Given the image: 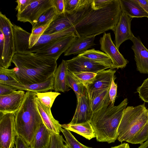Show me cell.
<instances>
[{
	"label": "cell",
	"mask_w": 148,
	"mask_h": 148,
	"mask_svg": "<svg viewBox=\"0 0 148 148\" xmlns=\"http://www.w3.org/2000/svg\"><path fill=\"white\" fill-rule=\"evenodd\" d=\"M25 93L23 90H19L9 94L0 96V114H15L21 106Z\"/></svg>",
	"instance_id": "cell-15"
},
{
	"label": "cell",
	"mask_w": 148,
	"mask_h": 148,
	"mask_svg": "<svg viewBox=\"0 0 148 148\" xmlns=\"http://www.w3.org/2000/svg\"><path fill=\"white\" fill-rule=\"evenodd\" d=\"M101 49L110 58L112 67L111 69H119L125 68L128 62L119 52L112 40L110 33H104L99 40Z\"/></svg>",
	"instance_id": "cell-11"
},
{
	"label": "cell",
	"mask_w": 148,
	"mask_h": 148,
	"mask_svg": "<svg viewBox=\"0 0 148 148\" xmlns=\"http://www.w3.org/2000/svg\"><path fill=\"white\" fill-rule=\"evenodd\" d=\"M77 98V104L76 110L69 123L75 124L90 122L93 112L86 88L83 94L79 95Z\"/></svg>",
	"instance_id": "cell-14"
},
{
	"label": "cell",
	"mask_w": 148,
	"mask_h": 148,
	"mask_svg": "<svg viewBox=\"0 0 148 148\" xmlns=\"http://www.w3.org/2000/svg\"><path fill=\"white\" fill-rule=\"evenodd\" d=\"M53 75L47 80L43 82L23 85L13 82H4V84L12 86L18 90H25L35 92H45L49 90H54Z\"/></svg>",
	"instance_id": "cell-22"
},
{
	"label": "cell",
	"mask_w": 148,
	"mask_h": 148,
	"mask_svg": "<svg viewBox=\"0 0 148 148\" xmlns=\"http://www.w3.org/2000/svg\"><path fill=\"white\" fill-rule=\"evenodd\" d=\"M131 40L133 43L131 48L134 53L137 71L141 73L148 74V49L139 36H134Z\"/></svg>",
	"instance_id": "cell-17"
},
{
	"label": "cell",
	"mask_w": 148,
	"mask_h": 148,
	"mask_svg": "<svg viewBox=\"0 0 148 148\" xmlns=\"http://www.w3.org/2000/svg\"><path fill=\"white\" fill-rule=\"evenodd\" d=\"M111 148H130L129 145L127 143H124L118 146L112 147Z\"/></svg>",
	"instance_id": "cell-47"
},
{
	"label": "cell",
	"mask_w": 148,
	"mask_h": 148,
	"mask_svg": "<svg viewBox=\"0 0 148 148\" xmlns=\"http://www.w3.org/2000/svg\"><path fill=\"white\" fill-rule=\"evenodd\" d=\"M53 6L58 14H64L65 12L64 0H52Z\"/></svg>",
	"instance_id": "cell-40"
},
{
	"label": "cell",
	"mask_w": 148,
	"mask_h": 148,
	"mask_svg": "<svg viewBox=\"0 0 148 148\" xmlns=\"http://www.w3.org/2000/svg\"><path fill=\"white\" fill-rule=\"evenodd\" d=\"M140 6L148 14V0H137Z\"/></svg>",
	"instance_id": "cell-46"
},
{
	"label": "cell",
	"mask_w": 148,
	"mask_h": 148,
	"mask_svg": "<svg viewBox=\"0 0 148 148\" xmlns=\"http://www.w3.org/2000/svg\"><path fill=\"white\" fill-rule=\"evenodd\" d=\"M137 92L143 101L148 102V78L145 80L141 86L137 88Z\"/></svg>",
	"instance_id": "cell-38"
},
{
	"label": "cell",
	"mask_w": 148,
	"mask_h": 148,
	"mask_svg": "<svg viewBox=\"0 0 148 148\" xmlns=\"http://www.w3.org/2000/svg\"><path fill=\"white\" fill-rule=\"evenodd\" d=\"M62 127L75 132L88 140L95 137V131L90 122L71 124H61Z\"/></svg>",
	"instance_id": "cell-26"
},
{
	"label": "cell",
	"mask_w": 148,
	"mask_h": 148,
	"mask_svg": "<svg viewBox=\"0 0 148 148\" xmlns=\"http://www.w3.org/2000/svg\"><path fill=\"white\" fill-rule=\"evenodd\" d=\"M51 138L48 148H62L65 140L62 136L51 132Z\"/></svg>",
	"instance_id": "cell-36"
},
{
	"label": "cell",
	"mask_w": 148,
	"mask_h": 148,
	"mask_svg": "<svg viewBox=\"0 0 148 148\" xmlns=\"http://www.w3.org/2000/svg\"><path fill=\"white\" fill-rule=\"evenodd\" d=\"M53 6L52 0H33L22 12L17 14V20L29 22L33 26L40 16Z\"/></svg>",
	"instance_id": "cell-9"
},
{
	"label": "cell",
	"mask_w": 148,
	"mask_h": 148,
	"mask_svg": "<svg viewBox=\"0 0 148 148\" xmlns=\"http://www.w3.org/2000/svg\"><path fill=\"white\" fill-rule=\"evenodd\" d=\"M14 40L15 53H29V39L31 33L20 27L12 23Z\"/></svg>",
	"instance_id": "cell-20"
},
{
	"label": "cell",
	"mask_w": 148,
	"mask_h": 148,
	"mask_svg": "<svg viewBox=\"0 0 148 148\" xmlns=\"http://www.w3.org/2000/svg\"><path fill=\"white\" fill-rule=\"evenodd\" d=\"M116 71L111 69L98 72L93 81L84 86L90 100L110 88Z\"/></svg>",
	"instance_id": "cell-10"
},
{
	"label": "cell",
	"mask_w": 148,
	"mask_h": 148,
	"mask_svg": "<svg viewBox=\"0 0 148 148\" xmlns=\"http://www.w3.org/2000/svg\"><path fill=\"white\" fill-rule=\"evenodd\" d=\"M32 29L29 39V48H32L38 42L39 38L51 23Z\"/></svg>",
	"instance_id": "cell-34"
},
{
	"label": "cell",
	"mask_w": 148,
	"mask_h": 148,
	"mask_svg": "<svg viewBox=\"0 0 148 148\" xmlns=\"http://www.w3.org/2000/svg\"><path fill=\"white\" fill-rule=\"evenodd\" d=\"M12 23L5 15L0 13V30L4 37V48L0 58V66L8 69L11 65L12 59L15 53L14 40Z\"/></svg>",
	"instance_id": "cell-7"
},
{
	"label": "cell",
	"mask_w": 148,
	"mask_h": 148,
	"mask_svg": "<svg viewBox=\"0 0 148 148\" xmlns=\"http://www.w3.org/2000/svg\"><path fill=\"white\" fill-rule=\"evenodd\" d=\"M117 132L121 142L141 144L148 139V110L145 103L126 108Z\"/></svg>",
	"instance_id": "cell-3"
},
{
	"label": "cell",
	"mask_w": 148,
	"mask_h": 148,
	"mask_svg": "<svg viewBox=\"0 0 148 148\" xmlns=\"http://www.w3.org/2000/svg\"><path fill=\"white\" fill-rule=\"evenodd\" d=\"M36 92L27 91L21 106L15 114L16 136L29 146L40 125L43 123L36 103Z\"/></svg>",
	"instance_id": "cell-5"
},
{
	"label": "cell",
	"mask_w": 148,
	"mask_h": 148,
	"mask_svg": "<svg viewBox=\"0 0 148 148\" xmlns=\"http://www.w3.org/2000/svg\"><path fill=\"white\" fill-rule=\"evenodd\" d=\"M92 9L90 3L84 1L77 9L73 12H65L58 15L51 23L43 34H53L73 26Z\"/></svg>",
	"instance_id": "cell-6"
},
{
	"label": "cell",
	"mask_w": 148,
	"mask_h": 148,
	"mask_svg": "<svg viewBox=\"0 0 148 148\" xmlns=\"http://www.w3.org/2000/svg\"><path fill=\"white\" fill-rule=\"evenodd\" d=\"M122 12L133 18L147 17L148 14L140 6L137 0H119Z\"/></svg>",
	"instance_id": "cell-24"
},
{
	"label": "cell",
	"mask_w": 148,
	"mask_h": 148,
	"mask_svg": "<svg viewBox=\"0 0 148 148\" xmlns=\"http://www.w3.org/2000/svg\"><path fill=\"white\" fill-rule=\"evenodd\" d=\"M60 95L58 92L52 91L36 92V97L43 104L51 108L55 99Z\"/></svg>",
	"instance_id": "cell-32"
},
{
	"label": "cell",
	"mask_w": 148,
	"mask_h": 148,
	"mask_svg": "<svg viewBox=\"0 0 148 148\" xmlns=\"http://www.w3.org/2000/svg\"><path fill=\"white\" fill-rule=\"evenodd\" d=\"M67 70L65 61L63 60L57 67L53 75V89L55 92H65L70 90L66 80Z\"/></svg>",
	"instance_id": "cell-23"
},
{
	"label": "cell",
	"mask_w": 148,
	"mask_h": 148,
	"mask_svg": "<svg viewBox=\"0 0 148 148\" xmlns=\"http://www.w3.org/2000/svg\"><path fill=\"white\" fill-rule=\"evenodd\" d=\"M36 100L38 110L43 124L51 132L60 134L62 128L59 121L53 116L51 108L43 104L37 97Z\"/></svg>",
	"instance_id": "cell-19"
},
{
	"label": "cell",
	"mask_w": 148,
	"mask_h": 148,
	"mask_svg": "<svg viewBox=\"0 0 148 148\" xmlns=\"http://www.w3.org/2000/svg\"><path fill=\"white\" fill-rule=\"evenodd\" d=\"M71 36H76L73 26L53 34H42L37 43L30 49L29 53H36L49 44L62 38Z\"/></svg>",
	"instance_id": "cell-18"
},
{
	"label": "cell",
	"mask_w": 148,
	"mask_h": 148,
	"mask_svg": "<svg viewBox=\"0 0 148 148\" xmlns=\"http://www.w3.org/2000/svg\"><path fill=\"white\" fill-rule=\"evenodd\" d=\"M33 1V0H18L16 1L17 5L15 9L17 11V14H20Z\"/></svg>",
	"instance_id": "cell-43"
},
{
	"label": "cell",
	"mask_w": 148,
	"mask_h": 148,
	"mask_svg": "<svg viewBox=\"0 0 148 148\" xmlns=\"http://www.w3.org/2000/svg\"><path fill=\"white\" fill-rule=\"evenodd\" d=\"M15 144V148H29V146L21 136H16Z\"/></svg>",
	"instance_id": "cell-44"
},
{
	"label": "cell",
	"mask_w": 148,
	"mask_h": 148,
	"mask_svg": "<svg viewBox=\"0 0 148 148\" xmlns=\"http://www.w3.org/2000/svg\"><path fill=\"white\" fill-rule=\"evenodd\" d=\"M57 60L39 56L34 53H16L12 62L17 69L16 75L19 83L26 85L43 82L53 76Z\"/></svg>",
	"instance_id": "cell-1"
},
{
	"label": "cell",
	"mask_w": 148,
	"mask_h": 148,
	"mask_svg": "<svg viewBox=\"0 0 148 148\" xmlns=\"http://www.w3.org/2000/svg\"><path fill=\"white\" fill-rule=\"evenodd\" d=\"M115 77L112 79L109 91L110 100L112 104L114 105L116 97L117 86L114 82Z\"/></svg>",
	"instance_id": "cell-41"
},
{
	"label": "cell",
	"mask_w": 148,
	"mask_h": 148,
	"mask_svg": "<svg viewBox=\"0 0 148 148\" xmlns=\"http://www.w3.org/2000/svg\"><path fill=\"white\" fill-rule=\"evenodd\" d=\"M132 18L122 12L119 21L113 32L115 36V45L119 50L120 45L125 41L131 40L134 36L131 30Z\"/></svg>",
	"instance_id": "cell-16"
},
{
	"label": "cell",
	"mask_w": 148,
	"mask_h": 148,
	"mask_svg": "<svg viewBox=\"0 0 148 148\" xmlns=\"http://www.w3.org/2000/svg\"><path fill=\"white\" fill-rule=\"evenodd\" d=\"M62 148H69L68 146L65 144H64L62 147Z\"/></svg>",
	"instance_id": "cell-49"
},
{
	"label": "cell",
	"mask_w": 148,
	"mask_h": 148,
	"mask_svg": "<svg viewBox=\"0 0 148 148\" xmlns=\"http://www.w3.org/2000/svg\"><path fill=\"white\" fill-rule=\"evenodd\" d=\"M122 11L119 0H113L106 7L92 9L73 26L77 37L99 35L109 30L114 31Z\"/></svg>",
	"instance_id": "cell-2"
},
{
	"label": "cell",
	"mask_w": 148,
	"mask_h": 148,
	"mask_svg": "<svg viewBox=\"0 0 148 148\" xmlns=\"http://www.w3.org/2000/svg\"><path fill=\"white\" fill-rule=\"evenodd\" d=\"M92 9L97 10L103 8L110 4L113 0H91Z\"/></svg>",
	"instance_id": "cell-39"
},
{
	"label": "cell",
	"mask_w": 148,
	"mask_h": 148,
	"mask_svg": "<svg viewBox=\"0 0 148 148\" xmlns=\"http://www.w3.org/2000/svg\"><path fill=\"white\" fill-rule=\"evenodd\" d=\"M58 15L53 6L40 16L37 23L32 26V29L52 22Z\"/></svg>",
	"instance_id": "cell-31"
},
{
	"label": "cell",
	"mask_w": 148,
	"mask_h": 148,
	"mask_svg": "<svg viewBox=\"0 0 148 148\" xmlns=\"http://www.w3.org/2000/svg\"><path fill=\"white\" fill-rule=\"evenodd\" d=\"M83 1V0H64L65 12H73L80 6Z\"/></svg>",
	"instance_id": "cell-37"
},
{
	"label": "cell",
	"mask_w": 148,
	"mask_h": 148,
	"mask_svg": "<svg viewBox=\"0 0 148 148\" xmlns=\"http://www.w3.org/2000/svg\"><path fill=\"white\" fill-rule=\"evenodd\" d=\"M66 80L68 86L73 90L77 97L79 95L84 93L86 88L76 78L72 73L68 70L66 72Z\"/></svg>",
	"instance_id": "cell-29"
},
{
	"label": "cell",
	"mask_w": 148,
	"mask_h": 148,
	"mask_svg": "<svg viewBox=\"0 0 148 148\" xmlns=\"http://www.w3.org/2000/svg\"><path fill=\"white\" fill-rule=\"evenodd\" d=\"M96 35L76 37L69 47L64 53V56L79 54L96 44L94 42Z\"/></svg>",
	"instance_id": "cell-21"
},
{
	"label": "cell",
	"mask_w": 148,
	"mask_h": 148,
	"mask_svg": "<svg viewBox=\"0 0 148 148\" xmlns=\"http://www.w3.org/2000/svg\"><path fill=\"white\" fill-rule=\"evenodd\" d=\"M17 70L16 67L8 69L0 66V84L4 82L19 83L16 75Z\"/></svg>",
	"instance_id": "cell-30"
},
{
	"label": "cell",
	"mask_w": 148,
	"mask_h": 148,
	"mask_svg": "<svg viewBox=\"0 0 148 148\" xmlns=\"http://www.w3.org/2000/svg\"><path fill=\"white\" fill-rule=\"evenodd\" d=\"M65 61L68 70L72 73L89 72L97 73L106 69H110L108 66L78 55Z\"/></svg>",
	"instance_id": "cell-12"
},
{
	"label": "cell",
	"mask_w": 148,
	"mask_h": 148,
	"mask_svg": "<svg viewBox=\"0 0 148 148\" xmlns=\"http://www.w3.org/2000/svg\"><path fill=\"white\" fill-rule=\"evenodd\" d=\"M78 56L108 66L111 69L112 64L110 57L105 53L94 49L87 50Z\"/></svg>",
	"instance_id": "cell-27"
},
{
	"label": "cell",
	"mask_w": 148,
	"mask_h": 148,
	"mask_svg": "<svg viewBox=\"0 0 148 148\" xmlns=\"http://www.w3.org/2000/svg\"><path fill=\"white\" fill-rule=\"evenodd\" d=\"M4 37L2 32L0 30V58L3 54L4 48Z\"/></svg>",
	"instance_id": "cell-45"
},
{
	"label": "cell",
	"mask_w": 148,
	"mask_h": 148,
	"mask_svg": "<svg viewBox=\"0 0 148 148\" xmlns=\"http://www.w3.org/2000/svg\"><path fill=\"white\" fill-rule=\"evenodd\" d=\"M76 37L71 36L62 38L34 53L39 56L58 59L62 53L67 50Z\"/></svg>",
	"instance_id": "cell-13"
},
{
	"label": "cell",
	"mask_w": 148,
	"mask_h": 148,
	"mask_svg": "<svg viewBox=\"0 0 148 148\" xmlns=\"http://www.w3.org/2000/svg\"><path fill=\"white\" fill-rule=\"evenodd\" d=\"M138 148H148V139L145 142L141 144Z\"/></svg>",
	"instance_id": "cell-48"
},
{
	"label": "cell",
	"mask_w": 148,
	"mask_h": 148,
	"mask_svg": "<svg viewBox=\"0 0 148 148\" xmlns=\"http://www.w3.org/2000/svg\"><path fill=\"white\" fill-rule=\"evenodd\" d=\"M72 73L76 78L84 86L86 84L91 82L97 74V73L89 72H82Z\"/></svg>",
	"instance_id": "cell-35"
},
{
	"label": "cell",
	"mask_w": 148,
	"mask_h": 148,
	"mask_svg": "<svg viewBox=\"0 0 148 148\" xmlns=\"http://www.w3.org/2000/svg\"><path fill=\"white\" fill-rule=\"evenodd\" d=\"M16 136L15 114H0V148H13Z\"/></svg>",
	"instance_id": "cell-8"
},
{
	"label": "cell",
	"mask_w": 148,
	"mask_h": 148,
	"mask_svg": "<svg viewBox=\"0 0 148 148\" xmlns=\"http://www.w3.org/2000/svg\"><path fill=\"white\" fill-rule=\"evenodd\" d=\"M127 104L126 98L118 106L110 102L93 113L90 122L97 141L110 143L117 139L118 128Z\"/></svg>",
	"instance_id": "cell-4"
},
{
	"label": "cell",
	"mask_w": 148,
	"mask_h": 148,
	"mask_svg": "<svg viewBox=\"0 0 148 148\" xmlns=\"http://www.w3.org/2000/svg\"><path fill=\"white\" fill-rule=\"evenodd\" d=\"M110 88L105 90L90 100L91 107L93 113L111 102L109 96Z\"/></svg>",
	"instance_id": "cell-28"
},
{
	"label": "cell",
	"mask_w": 148,
	"mask_h": 148,
	"mask_svg": "<svg viewBox=\"0 0 148 148\" xmlns=\"http://www.w3.org/2000/svg\"><path fill=\"white\" fill-rule=\"evenodd\" d=\"M65 139V143L69 148H92L85 146L78 141L69 130L62 129L61 130Z\"/></svg>",
	"instance_id": "cell-33"
},
{
	"label": "cell",
	"mask_w": 148,
	"mask_h": 148,
	"mask_svg": "<svg viewBox=\"0 0 148 148\" xmlns=\"http://www.w3.org/2000/svg\"><path fill=\"white\" fill-rule=\"evenodd\" d=\"M51 134V132L43 123L37 129L29 146V148H48Z\"/></svg>",
	"instance_id": "cell-25"
},
{
	"label": "cell",
	"mask_w": 148,
	"mask_h": 148,
	"mask_svg": "<svg viewBox=\"0 0 148 148\" xmlns=\"http://www.w3.org/2000/svg\"><path fill=\"white\" fill-rule=\"evenodd\" d=\"M16 90L17 88L12 86L0 84V96L9 94Z\"/></svg>",
	"instance_id": "cell-42"
}]
</instances>
